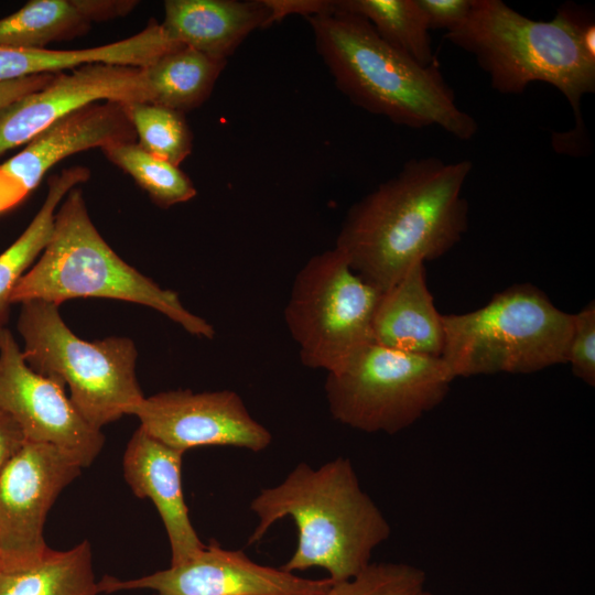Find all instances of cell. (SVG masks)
I'll list each match as a JSON object with an SVG mask.
<instances>
[{
    "mask_svg": "<svg viewBox=\"0 0 595 595\" xmlns=\"http://www.w3.org/2000/svg\"><path fill=\"white\" fill-rule=\"evenodd\" d=\"M469 160L411 159L348 210L335 248L351 269L383 292L416 262L434 260L458 244L468 227L462 195Z\"/></svg>",
    "mask_w": 595,
    "mask_h": 595,
    "instance_id": "6da1fadb",
    "label": "cell"
},
{
    "mask_svg": "<svg viewBox=\"0 0 595 595\" xmlns=\"http://www.w3.org/2000/svg\"><path fill=\"white\" fill-rule=\"evenodd\" d=\"M258 524L248 544L290 517L298 530L296 549L281 569L294 573L322 567L334 583L361 572L391 528L361 488L349 458L336 457L318 468L298 464L285 479L262 489L250 502Z\"/></svg>",
    "mask_w": 595,
    "mask_h": 595,
    "instance_id": "7a4b0ae2",
    "label": "cell"
},
{
    "mask_svg": "<svg viewBox=\"0 0 595 595\" xmlns=\"http://www.w3.org/2000/svg\"><path fill=\"white\" fill-rule=\"evenodd\" d=\"M306 20L336 87L353 104L408 128L435 126L459 140L476 134L477 121L456 105L436 62L419 64L356 14L334 10Z\"/></svg>",
    "mask_w": 595,
    "mask_h": 595,
    "instance_id": "3957f363",
    "label": "cell"
},
{
    "mask_svg": "<svg viewBox=\"0 0 595 595\" xmlns=\"http://www.w3.org/2000/svg\"><path fill=\"white\" fill-rule=\"evenodd\" d=\"M444 37L470 53L500 94H522L533 82L555 87L571 105L575 127L553 137L554 149L581 151L586 139L581 104L595 91V58L561 11L551 21H536L501 0H473L465 20Z\"/></svg>",
    "mask_w": 595,
    "mask_h": 595,
    "instance_id": "277c9868",
    "label": "cell"
},
{
    "mask_svg": "<svg viewBox=\"0 0 595 595\" xmlns=\"http://www.w3.org/2000/svg\"><path fill=\"white\" fill-rule=\"evenodd\" d=\"M76 298H106L149 306L192 335L212 339L216 332L190 312L177 293L163 289L125 262L90 220L80 188L58 205L51 238L11 294V304L31 300L60 306Z\"/></svg>",
    "mask_w": 595,
    "mask_h": 595,
    "instance_id": "5b68a950",
    "label": "cell"
},
{
    "mask_svg": "<svg viewBox=\"0 0 595 595\" xmlns=\"http://www.w3.org/2000/svg\"><path fill=\"white\" fill-rule=\"evenodd\" d=\"M442 321L441 358L454 378L530 374L566 363L572 314L532 284L509 286L483 307L443 314Z\"/></svg>",
    "mask_w": 595,
    "mask_h": 595,
    "instance_id": "8992f818",
    "label": "cell"
},
{
    "mask_svg": "<svg viewBox=\"0 0 595 595\" xmlns=\"http://www.w3.org/2000/svg\"><path fill=\"white\" fill-rule=\"evenodd\" d=\"M20 304L24 360L37 374L66 385L71 402L89 425L101 431L144 399L130 338L88 342L71 331L57 305L40 300Z\"/></svg>",
    "mask_w": 595,
    "mask_h": 595,
    "instance_id": "52a82bcc",
    "label": "cell"
},
{
    "mask_svg": "<svg viewBox=\"0 0 595 595\" xmlns=\"http://www.w3.org/2000/svg\"><path fill=\"white\" fill-rule=\"evenodd\" d=\"M454 379L441 357L370 343L327 374L325 393L339 423L367 433L394 434L439 405Z\"/></svg>",
    "mask_w": 595,
    "mask_h": 595,
    "instance_id": "ba28073f",
    "label": "cell"
},
{
    "mask_svg": "<svg viewBox=\"0 0 595 595\" xmlns=\"http://www.w3.org/2000/svg\"><path fill=\"white\" fill-rule=\"evenodd\" d=\"M380 294L337 248L310 258L293 281L284 310L302 364L334 372L374 343L372 320Z\"/></svg>",
    "mask_w": 595,
    "mask_h": 595,
    "instance_id": "9c48e42d",
    "label": "cell"
},
{
    "mask_svg": "<svg viewBox=\"0 0 595 595\" xmlns=\"http://www.w3.org/2000/svg\"><path fill=\"white\" fill-rule=\"evenodd\" d=\"M82 466L62 450L26 441L0 473V572L31 567L48 547L43 530L58 495Z\"/></svg>",
    "mask_w": 595,
    "mask_h": 595,
    "instance_id": "30bf717a",
    "label": "cell"
},
{
    "mask_svg": "<svg viewBox=\"0 0 595 595\" xmlns=\"http://www.w3.org/2000/svg\"><path fill=\"white\" fill-rule=\"evenodd\" d=\"M0 410L18 423L26 441L53 445L83 468L104 447L102 432L83 419L62 385L26 364L7 328L0 334Z\"/></svg>",
    "mask_w": 595,
    "mask_h": 595,
    "instance_id": "8fae6325",
    "label": "cell"
},
{
    "mask_svg": "<svg viewBox=\"0 0 595 595\" xmlns=\"http://www.w3.org/2000/svg\"><path fill=\"white\" fill-rule=\"evenodd\" d=\"M129 415H136L150 435L183 453L207 445L261 452L272 442L270 431L232 390L164 391L144 397Z\"/></svg>",
    "mask_w": 595,
    "mask_h": 595,
    "instance_id": "7c38bea8",
    "label": "cell"
},
{
    "mask_svg": "<svg viewBox=\"0 0 595 595\" xmlns=\"http://www.w3.org/2000/svg\"><path fill=\"white\" fill-rule=\"evenodd\" d=\"M333 583L258 564L242 551L213 541L182 564L132 580L105 575L98 587L107 594L150 589L153 595H325Z\"/></svg>",
    "mask_w": 595,
    "mask_h": 595,
    "instance_id": "4fadbf2b",
    "label": "cell"
},
{
    "mask_svg": "<svg viewBox=\"0 0 595 595\" xmlns=\"http://www.w3.org/2000/svg\"><path fill=\"white\" fill-rule=\"evenodd\" d=\"M144 68L91 63L55 74L43 88L0 110V155L28 143L61 118L94 102H151Z\"/></svg>",
    "mask_w": 595,
    "mask_h": 595,
    "instance_id": "5bb4252c",
    "label": "cell"
},
{
    "mask_svg": "<svg viewBox=\"0 0 595 595\" xmlns=\"http://www.w3.org/2000/svg\"><path fill=\"white\" fill-rule=\"evenodd\" d=\"M184 453L156 440L139 426L123 454L125 478L139 498H149L164 524L171 565L182 564L204 548L188 515L182 484Z\"/></svg>",
    "mask_w": 595,
    "mask_h": 595,
    "instance_id": "9a60e30c",
    "label": "cell"
},
{
    "mask_svg": "<svg viewBox=\"0 0 595 595\" xmlns=\"http://www.w3.org/2000/svg\"><path fill=\"white\" fill-rule=\"evenodd\" d=\"M136 138L123 104L94 102L52 123L1 165L31 193L63 159L91 148L132 142Z\"/></svg>",
    "mask_w": 595,
    "mask_h": 595,
    "instance_id": "2e32d148",
    "label": "cell"
},
{
    "mask_svg": "<svg viewBox=\"0 0 595 595\" xmlns=\"http://www.w3.org/2000/svg\"><path fill=\"white\" fill-rule=\"evenodd\" d=\"M161 24L181 45L227 61L250 33L273 21L266 0H166Z\"/></svg>",
    "mask_w": 595,
    "mask_h": 595,
    "instance_id": "e0dca14e",
    "label": "cell"
},
{
    "mask_svg": "<svg viewBox=\"0 0 595 595\" xmlns=\"http://www.w3.org/2000/svg\"><path fill=\"white\" fill-rule=\"evenodd\" d=\"M442 315L428 289L424 263L416 262L381 292L372 320L374 343L404 353L441 357Z\"/></svg>",
    "mask_w": 595,
    "mask_h": 595,
    "instance_id": "ac0fdd59",
    "label": "cell"
},
{
    "mask_svg": "<svg viewBox=\"0 0 595 595\" xmlns=\"http://www.w3.org/2000/svg\"><path fill=\"white\" fill-rule=\"evenodd\" d=\"M170 47L169 39L154 21H150L142 31L132 36L89 48L56 51L0 46V82L58 74L91 63L144 68Z\"/></svg>",
    "mask_w": 595,
    "mask_h": 595,
    "instance_id": "d6986e66",
    "label": "cell"
},
{
    "mask_svg": "<svg viewBox=\"0 0 595 595\" xmlns=\"http://www.w3.org/2000/svg\"><path fill=\"white\" fill-rule=\"evenodd\" d=\"M130 0H32L0 19V46L41 50L85 33L93 22L128 14Z\"/></svg>",
    "mask_w": 595,
    "mask_h": 595,
    "instance_id": "ffe728a7",
    "label": "cell"
},
{
    "mask_svg": "<svg viewBox=\"0 0 595 595\" xmlns=\"http://www.w3.org/2000/svg\"><path fill=\"white\" fill-rule=\"evenodd\" d=\"M89 176V170L84 166H73L52 175L41 208L19 238L0 255V334L6 329L12 291L47 245L58 205L72 188Z\"/></svg>",
    "mask_w": 595,
    "mask_h": 595,
    "instance_id": "44dd1931",
    "label": "cell"
},
{
    "mask_svg": "<svg viewBox=\"0 0 595 595\" xmlns=\"http://www.w3.org/2000/svg\"><path fill=\"white\" fill-rule=\"evenodd\" d=\"M226 64L186 46L160 56L144 67L151 102L182 113L201 106Z\"/></svg>",
    "mask_w": 595,
    "mask_h": 595,
    "instance_id": "7402d4cb",
    "label": "cell"
},
{
    "mask_svg": "<svg viewBox=\"0 0 595 595\" xmlns=\"http://www.w3.org/2000/svg\"><path fill=\"white\" fill-rule=\"evenodd\" d=\"M91 545L87 540L56 551L47 549L29 569L0 572V595H98Z\"/></svg>",
    "mask_w": 595,
    "mask_h": 595,
    "instance_id": "603a6c76",
    "label": "cell"
},
{
    "mask_svg": "<svg viewBox=\"0 0 595 595\" xmlns=\"http://www.w3.org/2000/svg\"><path fill=\"white\" fill-rule=\"evenodd\" d=\"M334 10L364 18L381 39L419 64L435 62L428 20L416 0H334Z\"/></svg>",
    "mask_w": 595,
    "mask_h": 595,
    "instance_id": "cb8c5ba5",
    "label": "cell"
},
{
    "mask_svg": "<svg viewBox=\"0 0 595 595\" xmlns=\"http://www.w3.org/2000/svg\"><path fill=\"white\" fill-rule=\"evenodd\" d=\"M101 150L162 208L188 202L196 195L193 182L178 166L147 152L134 141L113 143Z\"/></svg>",
    "mask_w": 595,
    "mask_h": 595,
    "instance_id": "d4e9b609",
    "label": "cell"
},
{
    "mask_svg": "<svg viewBox=\"0 0 595 595\" xmlns=\"http://www.w3.org/2000/svg\"><path fill=\"white\" fill-rule=\"evenodd\" d=\"M123 106L147 152L176 166L191 154L193 136L182 112L152 102Z\"/></svg>",
    "mask_w": 595,
    "mask_h": 595,
    "instance_id": "484cf974",
    "label": "cell"
},
{
    "mask_svg": "<svg viewBox=\"0 0 595 595\" xmlns=\"http://www.w3.org/2000/svg\"><path fill=\"white\" fill-rule=\"evenodd\" d=\"M425 573L405 563H369L354 577L333 583L325 595H422Z\"/></svg>",
    "mask_w": 595,
    "mask_h": 595,
    "instance_id": "4316f807",
    "label": "cell"
},
{
    "mask_svg": "<svg viewBox=\"0 0 595 595\" xmlns=\"http://www.w3.org/2000/svg\"><path fill=\"white\" fill-rule=\"evenodd\" d=\"M573 326L567 346L566 363L573 374L588 386L595 385V304L589 302L572 314Z\"/></svg>",
    "mask_w": 595,
    "mask_h": 595,
    "instance_id": "83f0119b",
    "label": "cell"
},
{
    "mask_svg": "<svg viewBox=\"0 0 595 595\" xmlns=\"http://www.w3.org/2000/svg\"><path fill=\"white\" fill-rule=\"evenodd\" d=\"M424 12L430 31H450L459 25L468 15L473 0H416Z\"/></svg>",
    "mask_w": 595,
    "mask_h": 595,
    "instance_id": "f1b7e54d",
    "label": "cell"
},
{
    "mask_svg": "<svg viewBox=\"0 0 595 595\" xmlns=\"http://www.w3.org/2000/svg\"><path fill=\"white\" fill-rule=\"evenodd\" d=\"M270 7L272 21L279 22L288 15L301 14L305 18L334 11V0H266Z\"/></svg>",
    "mask_w": 595,
    "mask_h": 595,
    "instance_id": "f546056e",
    "label": "cell"
},
{
    "mask_svg": "<svg viewBox=\"0 0 595 595\" xmlns=\"http://www.w3.org/2000/svg\"><path fill=\"white\" fill-rule=\"evenodd\" d=\"M26 442L18 423L0 410V473Z\"/></svg>",
    "mask_w": 595,
    "mask_h": 595,
    "instance_id": "4dcf8cb0",
    "label": "cell"
},
{
    "mask_svg": "<svg viewBox=\"0 0 595 595\" xmlns=\"http://www.w3.org/2000/svg\"><path fill=\"white\" fill-rule=\"evenodd\" d=\"M55 74H41L20 79L0 82V110L14 100L46 86Z\"/></svg>",
    "mask_w": 595,
    "mask_h": 595,
    "instance_id": "1f68e13d",
    "label": "cell"
},
{
    "mask_svg": "<svg viewBox=\"0 0 595 595\" xmlns=\"http://www.w3.org/2000/svg\"><path fill=\"white\" fill-rule=\"evenodd\" d=\"M30 192L0 164V214L19 205Z\"/></svg>",
    "mask_w": 595,
    "mask_h": 595,
    "instance_id": "d6a6232c",
    "label": "cell"
},
{
    "mask_svg": "<svg viewBox=\"0 0 595 595\" xmlns=\"http://www.w3.org/2000/svg\"><path fill=\"white\" fill-rule=\"evenodd\" d=\"M422 595H433V594L425 591Z\"/></svg>",
    "mask_w": 595,
    "mask_h": 595,
    "instance_id": "836d02e7",
    "label": "cell"
}]
</instances>
